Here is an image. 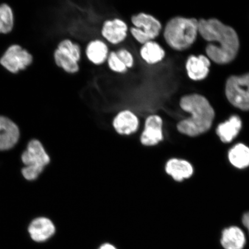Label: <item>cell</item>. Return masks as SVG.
Masks as SVG:
<instances>
[{
  "label": "cell",
  "mask_w": 249,
  "mask_h": 249,
  "mask_svg": "<svg viewBox=\"0 0 249 249\" xmlns=\"http://www.w3.org/2000/svg\"><path fill=\"white\" fill-rule=\"evenodd\" d=\"M198 33L207 41L217 43L207 47L206 53L211 60L226 64L234 60L239 51V41L237 34L232 27L214 18L202 19L198 21Z\"/></svg>",
  "instance_id": "1"
},
{
  "label": "cell",
  "mask_w": 249,
  "mask_h": 249,
  "mask_svg": "<svg viewBox=\"0 0 249 249\" xmlns=\"http://www.w3.org/2000/svg\"><path fill=\"white\" fill-rule=\"evenodd\" d=\"M179 106L183 111L191 115L177 124V129L179 133L195 137L207 132L211 128L214 112L204 96L197 93L183 96L180 99Z\"/></svg>",
  "instance_id": "2"
},
{
  "label": "cell",
  "mask_w": 249,
  "mask_h": 249,
  "mask_svg": "<svg viewBox=\"0 0 249 249\" xmlns=\"http://www.w3.org/2000/svg\"><path fill=\"white\" fill-rule=\"evenodd\" d=\"M198 33V21L195 18L176 17L167 21L163 36L170 48L181 52L194 44Z\"/></svg>",
  "instance_id": "3"
},
{
  "label": "cell",
  "mask_w": 249,
  "mask_h": 249,
  "mask_svg": "<svg viewBox=\"0 0 249 249\" xmlns=\"http://www.w3.org/2000/svg\"><path fill=\"white\" fill-rule=\"evenodd\" d=\"M130 20L133 27L130 28V33L142 45L158 38L163 29L162 24L157 18L145 12L133 15Z\"/></svg>",
  "instance_id": "4"
},
{
  "label": "cell",
  "mask_w": 249,
  "mask_h": 249,
  "mask_svg": "<svg viewBox=\"0 0 249 249\" xmlns=\"http://www.w3.org/2000/svg\"><path fill=\"white\" fill-rule=\"evenodd\" d=\"M23 163L26 165L22 174L27 180L37 178L43 169L50 162V158L38 140H33L29 142L27 149L21 157Z\"/></svg>",
  "instance_id": "5"
},
{
  "label": "cell",
  "mask_w": 249,
  "mask_h": 249,
  "mask_svg": "<svg viewBox=\"0 0 249 249\" xmlns=\"http://www.w3.org/2000/svg\"><path fill=\"white\" fill-rule=\"evenodd\" d=\"M226 94L235 107L249 111V73L230 77L227 81Z\"/></svg>",
  "instance_id": "6"
},
{
  "label": "cell",
  "mask_w": 249,
  "mask_h": 249,
  "mask_svg": "<svg viewBox=\"0 0 249 249\" xmlns=\"http://www.w3.org/2000/svg\"><path fill=\"white\" fill-rule=\"evenodd\" d=\"M33 57L26 49L18 45H12L0 58V64L11 73L17 74L32 64Z\"/></svg>",
  "instance_id": "7"
},
{
  "label": "cell",
  "mask_w": 249,
  "mask_h": 249,
  "mask_svg": "<svg viewBox=\"0 0 249 249\" xmlns=\"http://www.w3.org/2000/svg\"><path fill=\"white\" fill-rule=\"evenodd\" d=\"M164 140L163 120L158 114L149 115L145 120L140 142L145 147H153Z\"/></svg>",
  "instance_id": "8"
},
{
  "label": "cell",
  "mask_w": 249,
  "mask_h": 249,
  "mask_svg": "<svg viewBox=\"0 0 249 249\" xmlns=\"http://www.w3.org/2000/svg\"><path fill=\"white\" fill-rule=\"evenodd\" d=\"M112 126L118 135L129 136L138 131L140 126L139 118L129 109L121 110L112 121Z\"/></svg>",
  "instance_id": "9"
},
{
  "label": "cell",
  "mask_w": 249,
  "mask_h": 249,
  "mask_svg": "<svg viewBox=\"0 0 249 249\" xmlns=\"http://www.w3.org/2000/svg\"><path fill=\"white\" fill-rule=\"evenodd\" d=\"M129 27L125 21L120 18L107 20L103 23L101 34L111 44L117 45L125 40Z\"/></svg>",
  "instance_id": "10"
},
{
  "label": "cell",
  "mask_w": 249,
  "mask_h": 249,
  "mask_svg": "<svg viewBox=\"0 0 249 249\" xmlns=\"http://www.w3.org/2000/svg\"><path fill=\"white\" fill-rule=\"evenodd\" d=\"M19 136L17 124L9 118L0 116V151L8 150L14 147Z\"/></svg>",
  "instance_id": "11"
},
{
  "label": "cell",
  "mask_w": 249,
  "mask_h": 249,
  "mask_svg": "<svg viewBox=\"0 0 249 249\" xmlns=\"http://www.w3.org/2000/svg\"><path fill=\"white\" fill-rule=\"evenodd\" d=\"M55 232V227L51 220L46 217L36 218L29 227L30 237L36 242H43L51 238Z\"/></svg>",
  "instance_id": "12"
},
{
  "label": "cell",
  "mask_w": 249,
  "mask_h": 249,
  "mask_svg": "<svg viewBox=\"0 0 249 249\" xmlns=\"http://www.w3.org/2000/svg\"><path fill=\"white\" fill-rule=\"evenodd\" d=\"M210 61L204 55H191L186 62V70L190 79L201 80L205 79L209 73Z\"/></svg>",
  "instance_id": "13"
},
{
  "label": "cell",
  "mask_w": 249,
  "mask_h": 249,
  "mask_svg": "<svg viewBox=\"0 0 249 249\" xmlns=\"http://www.w3.org/2000/svg\"><path fill=\"white\" fill-rule=\"evenodd\" d=\"M167 175L177 182L189 178L194 174V168L188 161L177 158L168 160L164 166Z\"/></svg>",
  "instance_id": "14"
},
{
  "label": "cell",
  "mask_w": 249,
  "mask_h": 249,
  "mask_svg": "<svg viewBox=\"0 0 249 249\" xmlns=\"http://www.w3.org/2000/svg\"><path fill=\"white\" fill-rule=\"evenodd\" d=\"M109 53L108 46L101 39L92 40L86 46V57L95 65L105 64L107 60Z\"/></svg>",
  "instance_id": "15"
},
{
  "label": "cell",
  "mask_w": 249,
  "mask_h": 249,
  "mask_svg": "<svg viewBox=\"0 0 249 249\" xmlns=\"http://www.w3.org/2000/svg\"><path fill=\"white\" fill-rule=\"evenodd\" d=\"M140 55L146 63L154 65L164 60L166 52L160 43L155 40H151L142 45L140 49Z\"/></svg>",
  "instance_id": "16"
},
{
  "label": "cell",
  "mask_w": 249,
  "mask_h": 249,
  "mask_svg": "<svg viewBox=\"0 0 249 249\" xmlns=\"http://www.w3.org/2000/svg\"><path fill=\"white\" fill-rule=\"evenodd\" d=\"M246 243L245 235L237 227H231L222 232L221 244L225 249H243Z\"/></svg>",
  "instance_id": "17"
},
{
  "label": "cell",
  "mask_w": 249,
  "mask_h": 249,
  "mask_svg": "<svg viewBox=\"0 0 249 249\" xmlns=\"http://www.w3.org/2000/svg\"><path fill=\"white\" fill-rule=\"evenodd\" d=\"M242 127L241 118L237 116H233L225 123L218 126L216 133L221 141L228 143L238 135Z\"/></svg>",
  "instance_id": "18"
},
{
  "label": "cell",
  "mask_w": 249,
  "mask_h": 249,
  "mask_svg": "<svg viewBox=\"0 0 249 249\" xmlns=\"http://www.w3.org/2000/svg\"><path fill=\"white\" fill-rule=\"evenodd\" d=\"M230 162L238 169H244L249 166V148L243 144L232 147L229 153Z\"/></svg>",
  "instance_id": "19"
},
{
  "label": "cell",
  "mask_w": 249,
  "mask_h": 249,
  "mask_svg": "<svg viewBox=\"0 0 249 249\" xmlns=\"http://www.w3.org/2000/svg\"><path fill=\"white\" fill-rule=\"evenodd\" d=\"M53 57L55 64L67 73L74 74L79 71V62L70 56L62 53L57 49L54 52Z\"/></svg>",
  "instance_id": "20"
},
{
  "label": "cell",
  "mask_w": 249,
  "mask_h": 249,
  "mask_svg": "<svg viewBox=\"0 0 249 249\" xmlns=\"http://www.w3.org/2000/svg\"><path fill=\"white\" fill-rule=\"evenodd\" d=\"M14 25V14L10 6L7 4L0 5V34L11 33Z\"/></svg>",
  "instance_id": "21"
},
{
  "label": "cell",
  "mask_w": 249,
  "mask_h": 249,
  "mask_svg": "<svg viewBox=\"0 0 249 249\" xmlns=\"http://www.w3.org/2000/svg\"><path fill=\"white\" fill-rule=\"evenodd\" d=\"M57 49L62 53L70 56L78 62H79L81 60L82 51H81L80 46L69 39L61 40L58 43Z\"/></svg>",
  "instance_id": "22"
},
{
  "label": "cell",
  "mask_w": 249,
  "mask_h": 249,
  "mask_svg": "<svg viewBox=\"0 0 249 249\" xmlns=\"http://www.w3.org/2000/svg\"><path fill=\"white\" fill-rule=\"evenodd\" d=\"M107 62L108 68L115 73L124 74L128 70L118 57L116 52L112 51L109 53Z\"/></svg>",
  "instance_id": "23"
},
{
  "label": "cell",
  "mask_w": 249,
  "mask_h": 249,
  "mask_svg": "<svg viewBox=\"0 0 249 249\" xmlns=\"http://www.w3.org/2000/svg\"><path fill=\"white\" fill-rule=\"evenodd\" d=\"M118 57L123 62L127 69L133 68L135 64V59L131 52L126 49H120L116 52Z\"/></svg>",
  "instance_id": "24"
},
{
  "label": "cell",
  "mask_w": 249,
  "mask_h": 249,
  "mask_svg": "<svg viewBox=\"0 0 249 249\" xmlns=\"http://www.w3.org/2000/svg\"><path fill=\"white\" fill-rule=\"evenodd\" d=\"M242 222L244 225L247 227L249 232V213H245L243 217Z\"/></svg>",
  "instance_id": "25"
},
{
  "label": "cell",
  "mask_w": 249,
  "mask_h": 249,
  "mask_svg": "<svg viewBox=\"0 0 249 249\" xmlns=\"http://www.w3.org/2000/svg\"><path fill=\"white\" fill-rule=\"evenodd\" d=\"M98 249H117L113 245L109 244V243H105L100 246Z\"/></svg>",
  "instance_id": "26"
}]
</instances>
